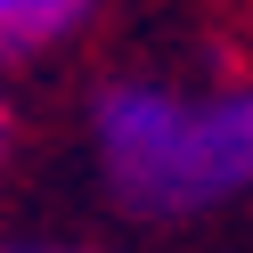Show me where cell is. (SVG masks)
<instances>
[{
  "mask_svg": "<svg viewBox=\"0 0 253 253\" xmlns=\"http://www.w3.org/2000/svg\"><path fill=\"white\" fill-rule=\"evenodd\" d=\"M98 171L131 212L180 220L253 188V82L237 90H171V82H106L90 106Z\"/></svg>",
  "mask_w": 253,
  "mask_h": 253,
  "instance_id": "cell-1",
  "label": "cell"
},
{
  "mask_svg": "<svg viewBox=\"0 0 253 253\" xmlns=\"http://www.w3.org/2000/svg\"><path fill=\"white\" fill-rule=\"evenodd\" d=\"M8 253H90V245H8Z\"/></svg>",
  "mask_w": 253,
  "mask_h": 253,
  "instance_id": "cell-3",
  "label": "cell"
},
{
  "mask_svg": "<svg viewBox=\"0 0 253 253\" xmlns=\"http://www.w3.org/2000/svg\"><path fill=\"white\" fill-rule=\"evenodd\" d=\"M90 25V0H0V49L33 57L49 41H74Z\"/></svg>",
  "mask_w": 253,
  "mask_h": 253,
  "instance_id": "cell-2",
  "label": "cell"
}]
</instances>
